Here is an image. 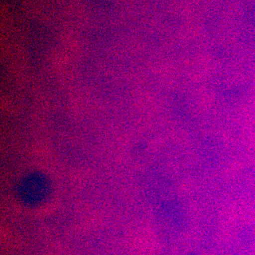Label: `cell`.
<instances>
[{"label": "cell", "instance_id": "1", "mask_svg": "<svg viewBox=\"0 0 255 255\" xmlns=\"http://www.w3.org/2000/svg\"><path fill=\"white\" fill-rule=\"evenodd\" d=\"M43 175H31L22 183L20 193L22 199L28 205H37L46 198L49 185Z\"/></svg>", "mask_w": 255, "mask_h": 255}]
</instances>
